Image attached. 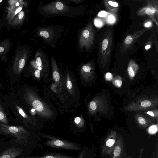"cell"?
I'll use <instances>...</instances> for the list:
<instances>
[{
	"label": "cell",
	"instance_id": "1",
	"mask_svg": "<svg viewBox=\"0 0 158 158\" xmlns=\"http://www.w3.org/2000/svg\"><path fill=\"white\" fill-rule=\"evenodd\" d=\"M5 137H11L15 142L29 147L31 146L32 135L23 127L11 126L0 122V135Z\"/></svg>",
	"mask_w": 158,
	"mask_h": 158
},
{
	"label": "cell",
	"instance_id": "2",
	"mask_svg": "<svg viewBox=\"0 0 158 158\" xmlns=\"http://www.w3.org/2000/svg\"><path fill=\"white\" fill-rule=\"evenodd\" d=\"M30 147L10 139L0 143V158H22L29 155Z\"/></svg>",
	"mask_w": 158,
	"mask_h": 158
},
{
	"label": "cell",
	"instance_id": "3",
	"mask_svg": "<svg viewBox=\"0 0 158 158\" xmlns=\"http://www.w3.org/2000/svg\"><path fill=\"white\" fill-rule=\"evenodd\" d=\"M25 91V100L35 110L39 115L45 118H50L53 116L51 110L34 92L27 88Z\"/></svg>",
	"mask_w": 158,
	"mask_h": 158
},
{
	"label": "cell",
	"instance_id": "4",
	"mask_svg": "<svg viewBox=\"0 0 158 158\" xmlns=\"http://www.w3.org/2000/svg\"><path fill=\"white\" fill-rule=\"evenodd\" d=\"M112 40V31L110 28L104 33L99 46V57L103 67L106 65L110 56Z\"/></svg>",
	"mask_w": 158,
	"mask_h": 158
},
{
	"label": "cell",
	"instance_id": "5",
	"mask_svg": "<svg viewBox=\"0 0 158 158\" xmlns=\"http://www.w3.org/2000/svg\"><path fill=\"white\" fill-rule=\"evenodd\" d=\"M42 137L47 139L44 144L48 146L72 150H80L81 146L78 143L67 140L53 136L40 133Z\"/></svg>",
	"mask_w": 158,
	"mask_h": 158
},
{
	"label": "cell",
	"instance_id": "6",
	"mask_svg": "<svg viewBox=\"0 0 158 158\" xmlns=\"http://www.w3.org/2000/svg\"><path fill=\"white\" fill-rule=\"evenodd\" d=\"M158 105L157 99L143 98L131 103L126 107L128 111H139L154 108Z\"/></svg>",
	"mask_w": 158,
	"mask_h": 158
},
{
	"label": "cell",
	"instance_id": "7",
	"mask_svg": "<svg viewBox=\"0 0 158 158\" xmlns=\"http://www.w3.org/2000/svg\"><path fill=\"white\" fill-rule=\"evenodd\" d=\"M95 37L94 29L92 24H88L81 33L79 38L80 48L85 47L89 50L93 44Z\"/></svg>",
	"mask_w": 158,
	"mask_h": 158
},
{
	"label": "cell",
	"instance_id": "8",
	"mask_svg": "<svg viewBox=\"0 0 158 158\" xmlns=\"http://www.w3.org/2000/svg\"><path fill=\"white\" fill-rule=\"evenodd\" d=\"M117 139L116 131H111L108 134L104 139V144L102 149V156L109 155L112 156L113 151Z\"/></svg>",
	"mask_w": 158,
	"mask_h": 158
},
{
	"label": "cell",
	"instance_id": "9",
	"mask_svg": "<svg viewBox=\"0 0 158 158\" xmlns=\"http://www.w3.org/2000/svg\"><path fill=\"white\" fill-rule=\"evenodd\" d=\"M42 9L48 14L63 13L68 11L69 8L60 1H57L44 6Z\"/></svg>",
	"mask_w": 158,
	"mask_h": 158
},
{
	"label": "cell",
	"instance_id": "10",
	"mask_svg": "<svg viewBox=\"0 0 158 158\" xmlns=\"http://www.w3.org/2000/svg\"><path fill=\"white\" fill-rule=\"evenodd\" d=\"M147 29L144 28L142 30H138L133 34L127 36L123 42L120 47V52L124 53L128 50L137 40L144 33Z\"/></svg>",
	"mask_w": 158,
	"mask_h": 158
},
{
	"label": "cell",
	"instance_id": "11",
	"mask_svg": "<svg viewBox=\"0 0 158 158\" xmlns=\"http://www.w3.org/2000/svg\"><path fill=\"white\" fill-rule=\"evenodd\" d=\"M27 57V52L25 50L17 52L13 66L14 74L19 75L21 73L25 66Z\"/></svg>",
	"mask_w": 158,
	"mask_h": 158
},
{
	"label": "cell",
	"instance_id": "12",
	"mask_svg": "<svg viewBox=\"0 0 158 158\" xmlns=\"http://www.w3.org/2000/svg\"><path fill=\"white\" fill-rule=\"evenodd\" d=\"M157 5L148 1L146 6L140 8L137 12V14L139 16H148L152 20L156 22L154 18V16L158 14Z\"/></svg>",
	"mask_w": 158,
	"mask_h": 158
},
{
	"label": "cell",
	"instance_id": "13",
	"mask_svg": "<svg viewBox=\"0 0 158 158\" xmlns=\"http://www.w3.org/2000/svg\"><path fill=\"white\" fill-rule=\"evenodd\" d=\"M89 109L90 113L92 114L103 110L105 106L102 100L99 98H95L89 103Z\"/></svg>",
	"mask_w": 158,
	"mask_h": 158
},
{
	"label": "cell",
	"instance_id": "14",
	"mask_svg": "<svg viewBox=\"0 0 158 158\" xmlns=\"http://www.w3.org/2000/svg\"><path fill=\"white\" fill-rule=\"evenodd\" d=\"M81 73L83 77L86 80L90 79L94 74V69L93 64L89 62L83 65L81 70Z\"/></svg>",
	"mask_w": 158,
	"mask_h": 158
},
{
	"label": "cell",
	"instance_id": "15",
	"mask_svg": "<svg viewBox=\"0 0 158 158\" xmlns=\"http://www.w3.org/2000/svg\"><path fill=\"white\" fill-rule=\"evenodd\" d=\"M22 158H76L69 155L54 152L46 153L41 156H36L29 155L23 156Z\"/></svg>",
	"mask_w": 158,
	"mask_h": 158
},
{
	"label": "cell",
	"instance_id": "16",
	"mask_svg": "<svg viewBox=\"0 0 158 158\" xmlns=\"http://www.w3.org/2000/svg\"><path fill=\"white\" fill-rule=\"evenodd\" d=\"M123 144L121 138H117L112 153V158H119L123 153Z\"/></svg>",
	"mask_w": 158,
	"mask_h": 158
},
{
	"label": "cell",
	"instance_id": "17",
	"mask_svg": "<svg viewBox=\"0 0 158 158\" xmlns=\"http://www.w3.org/2000/svg\"><path fill=\"white\" fill-rule=\"evenodd\" d=\"M139 69V66L136 62L132 60H130L128 64L127 70L131 80L134 77Z\"/></svg>",
	"mask_w": 158,
	"mask_h": 158
},
{
	"label": "cell",
	"instance_id": "18",
	"mask_svg": "<svg viewBox=\"0 0 158 158\" xmlns=\"http://www.w3.org/2000/svg\"><path fill=\"white\" fill-rule=\"evenodd\" d=\"M23 6L22 5L16 7L8 9L7 19L9 23L10 24L14 17L21 11Z\"/></svg>",
	"mask_w": 158,
	"mask_h": 158
},
{
	"label": "cell",
	"instance_id": "19",
	"mask_svg": "<svg viewBox=\"0 0 158 158\" xmlns=\"http://www.w3.org/2000/svg\"><path fill=\"white\" fill-rule=\"evenodd\" d=\"M104 3L106 8L110 11L117 12L119 8L118 3L114 0H105Z\"/></svg>",
	"mask_w": 158,
	"mask_h": 158
},
{
	"label": "cell",
	"instance_id": "20",
	"mask_svg": "<svg viewBox=\"0 0 158 158\" xmlns=\"http://www.w3.org/2000/svg\"><path fill=\"white\" fill-rule=\"evenodd\" d=\"M25 13L21 11L13 18L10 24L13 26L21 25L24 19Z\"/></svg>",
	"mask_w": 158,
	"mask_h": 158
},
{
	"label": "cell",
	"instance_id": "21",
	"mask_svg": "<svg viewBox=\"0 0 158 158\" xmlns=\"http://www.w3.org/2000/svg\"><path fill=\"white\" fill-rule=\"evenodd\" d=\"M135 118L138 123L141 127H146L151 123L149 120L141 115L136 114Z\"/></svg>",
	"mask_w": 158,
	"mask_h": 158
},
{
	"label": "cell",
	"instance_id": "22",
	"mask_svg": "<svg viewBox=\"0 0 158 158\" xmlns=\"http://www.w3.org/2000/svg\"><path fill=\"white\" fill-rule=\"evenodd\" d=\"M10 40L2 42L0 44V56L4 54L8 50L10 46Z\"/></svg>",
	"mask_w": 158,
	"mask_h": 158
},
{
	"label": "cell",
	"instance_id": "23",
	"mask_svg": "<svg viewBox=\"0 0 158 158\" xmlns=\"http://www.w3.org/2000/svg\"><path fill=\"white\" fill-rule=\"evenodd\" d=\"M51 61L52 68H53V77L54 80L56 81H58L60 79V76L58 72L56 70V65L55 61L53 57H51Z\"/></svg>",
	"mask_w": 158,
	"mask_h": 158
},
{
	"label": "cell",
	"instance_id": "24",
	"mask_svg": "<svg viewBox=\"0 0 158 158\" xmlns=\"http://www.w3.org/2000/svg\"><path fill=\"white\" fill-rule=\"evenodd\" d=\"M0 122L5 124L9 125L7 117L0 103Z\"/></svg>",
	"mask_w": 158,
	"mask_h": 158
},
{
	"label": "cell",
	"instance_id": "25",
	"mask_svg": "<svg viewBox=\"0 0 158 158\" xmlns=\"http://www.w3.org/2000/svg\"><path fill=\"white\" fill-rule=\"evenodd\" d=\"M15 105L18 113L23 118L28 121L30 120V118L26 114L24 110L20 106L15 104Z\"/></svg>",
	"mask_w": 158,
	"mask_h": 158
},
{
	"label": "cell",
	"instance_id": "26",
	"mask_svg": "<svg viewBox=\"0 0 158 158\" xmlns=\"http://www.w3.org/2000/svg\"><path fill=\"white\" fill-rule=\"evenodd\" d=\"M112 82L114 85L118 88H120L122 85L121 78L118 76L114 77L112 81Z\"/></svg>",
	"mask_w": 158,
	"mask_h": 158
},
{
	"label": "cell",
	"instance_id": "27",
	"mask_svg": "<svg viewBox=\"0 0 158 158\" xmlns=\"http://www.w3.org/2000/svg\"><path fill=\"white\" fill-rule=\"evenodd\" d=\"M158 131V126L157 124L152 125L150 126L148 130V132L151 134L156 133Z\"/></svg>",
	"mask_w": 158,
	"mask_h": 158
},
{
	"label": "cell",
	"instance_id": "28",
	"mask_svg": "<svg viewBox=\"0 0 158 158\" xmlns=\"http://www.w3.org/2000/svg\"><path fill=\"white\" fill-rule=\"evenodd\" d=\"M148 115L154 118L157 119L158 118V112L157 110H153L149 111L146 112Z\"/></svg>",
	"mask_w": 158,
	"mask_h": 158
},
{
	"label": "cell",
	"instance_id": "29",
	"mask_svg": "<svg viewBox=\"0 0 158 158\" xmlns=\"http://www.w3.org/2000/svg\"><path fill=\"white\" fill-rule=\"evenodd\" d=\"M40 35L45 38H48L50 36L49 32L45 30L41 31L39 32Z\"/></svg>",
	"mask_w": 158,
	"mask_h": 158
},
{
	"label": "cell",
	"instance_id": "30",
	"mask_svg": "<svg viewBox=\"0 0 158 158\" xmlns=\"http://www.w3.org/2000/svg\"><path fill=\"white\" fill-rule=\"evenodd\" d=\"M74 122L75 123L80 127H82L84 124L83 120L81 119L79 117H76L75 118Z\"/></svg>",
	"mask_w": 158,
	"mask_h": 158
},
{
	"label": "cell",
	"instance_id": "31",
	"mask_svg": "<svg viewBox=\"0 0 158 158\" xmlns=\"http://www.w3.org/2000/svg\"><path fill=\"white\" fill-rule=\"evenodd\" d=\"M105 78L106 81H110L113 78V76L111 73L109 72L107 73L105 75Z\"/></svg>",
	"mask_w": 158,
	"mask_h": 158
},
{
	"label": "cell",
	"instance_id": "32",
	"mask_svg": "<svg viewBox=\"0 0 158 158\" xmlns=\"http://www.w3.org/2000/svg\"><path fill=\"white\" fill-rule=\"evenodd\" d=\"M36 63L38 67H41L42 65V61L41 58L40 57H36Z\"/></svg>",
	"mask_w": 158,
	"mask_h": 158
},
{
	"label": "cell",
	"instance_id": "33",
	"mask_svg": "<svg viewBox=\"0 0 158 158\" xmlns=\"http://www.w3.org/2000/svg\"><path fill=\"white\" fill-rule=\"evenodd\" d=\"M66 86L69 89H71L72 88V84L70 81L68 80L66 82Z\"/></svg>",
	"mask_w": 158,
	"mask_h": 158
},
{
	"label": "cell",
	"instance_id": "34",
	"mask_svg": "<svg viewBox=\"0 0 158 158\" xmlns=\"http://www.w3.org/2000/svg\"><path fill=\"white\" fill-rule=\"evenodd\" d=\"M34 75L35 77L38 78L40 76V71L38 69H36L34 72Z\"/></svg>",
	"mask_w": 158,
	"mask_h": 158
},
{
	"label": "cell",
	"instance_id": "35",
	"mask_svg": "<svg viewBox=\"0 0 158 158\" xmlns=\"http://www.w3.org/2000/svg\"><path fill=\"white\" fill-rule=\"evenodd\" d=\"M152 23L150 21H148L146 22L144 24V26L146 27H149L152 25Z\"/></svg>",
	"mask_w": 158,
	"mask_h": 158
},
{
	"label": "cell",
	"instance_id": "36",
	"mask_svg": "<svg viewBox=\"0 0 158 158\" xmlns=\"http://www.w3.org/2000/svg\"><path fill=\"white\" fill-rule=\"evenodd\" d=\"M70 2L76 3H81L83 1L82 0H70Z\"/></svg>",
	"mask_w": 158,
	"mask_h": 158
},
{
	"label": "cell",
	"instance_id": "37",
	"mask_svg": "<svg viewBox=\"0 0 158 158\" xmlns=\"http://www.w3.org/2000/svg\"><path fill=\"white\" fill-rule=\"evenodd\" d=\"M80 154L79 156V158H83V156H84L85 152H82Z\"/></svg>",
	"mask_w": 158,
	"mask_h": 158
},
{
	"label": "cell",
	"instance_id": "38",
	"mask_svg": "<svg viewBox=\"0 0 158 158\" xmlns=\"http://www.w3.org/2000/svg\"><path fill=\"white\" fill-rule=\"evenodd\" d=\"M151 47V46L150 45H147L145 47V49L146 50L149 49Z\"/></svg>",
	"mask_w": 158,
	"mask_h": 158
},
{
	"label": "cell",
	"instance_id": "39",
	"mask_svg": "<svg viewBox=\"0 0 158 158\" xmlns=\"http://www.w3.org/2000/svg\"><path fill=\"white\" fill-rule=\"evenodd\" d=\"M4 140H5V139L1 138L0 137V143Z\"/></svg>",
	"mask_w": 158,
	"mask_h": 158
},
{
	"label": "cell",
	"instance_id": "40",
	"mask_svg": "<svg viewBox=\"0 0 158 158\" xmlns=\"http://www.w3.org/2000/svg\"><path fill=\"white\" fill-rule=\"evenodd\" d=\"M38 69L39 70H41L42 69V68L41 67H38Z\"/></svg>",
	"mask_w": 158,
	"mask_h": 158
},
{
	"label": "cell",
	"instance_id": "41",
	"mask_svg": "<svg viewBox=\"0 0 158 158\" xmlns=\"http://www.w3.org/2000/svg\"><path fill=\"white\" fill-rule=\"evenodd\" d=\"M1 25H2V23H1V22L0 21V30L1 27Z\"/></svg>",
	"mask_w": 158,
	"mask_h": 158
},
{
	"label": "cell",
	"instance_id": "42",
	"mask_svg": "<svg viewBox=\"0 0 158 158\" xmlns=\"http://www.w3.org/2000/svg\"><path fill=\"white\" fill-rule=\"evenodd\" d=\"M1 87H2V86H1V83L0 82V88H1Z\"/></svg>",
	"mask_w": 158,
	"mask_h": 158
},
{
	"label": "cell",
	"instance_id": "43",
	"mask_svg": "<svg viewBox=\"0 0 158 158\" xmlns=\"http://www.w3.org/2000/svg\"><path fill=\"white\" fill-rule=\"evenodd\" d=\"M2 1V0H0V3Z\"/></svg>",
	"mask_w": 158,
	"mask_h": 158
}]
</instances>
